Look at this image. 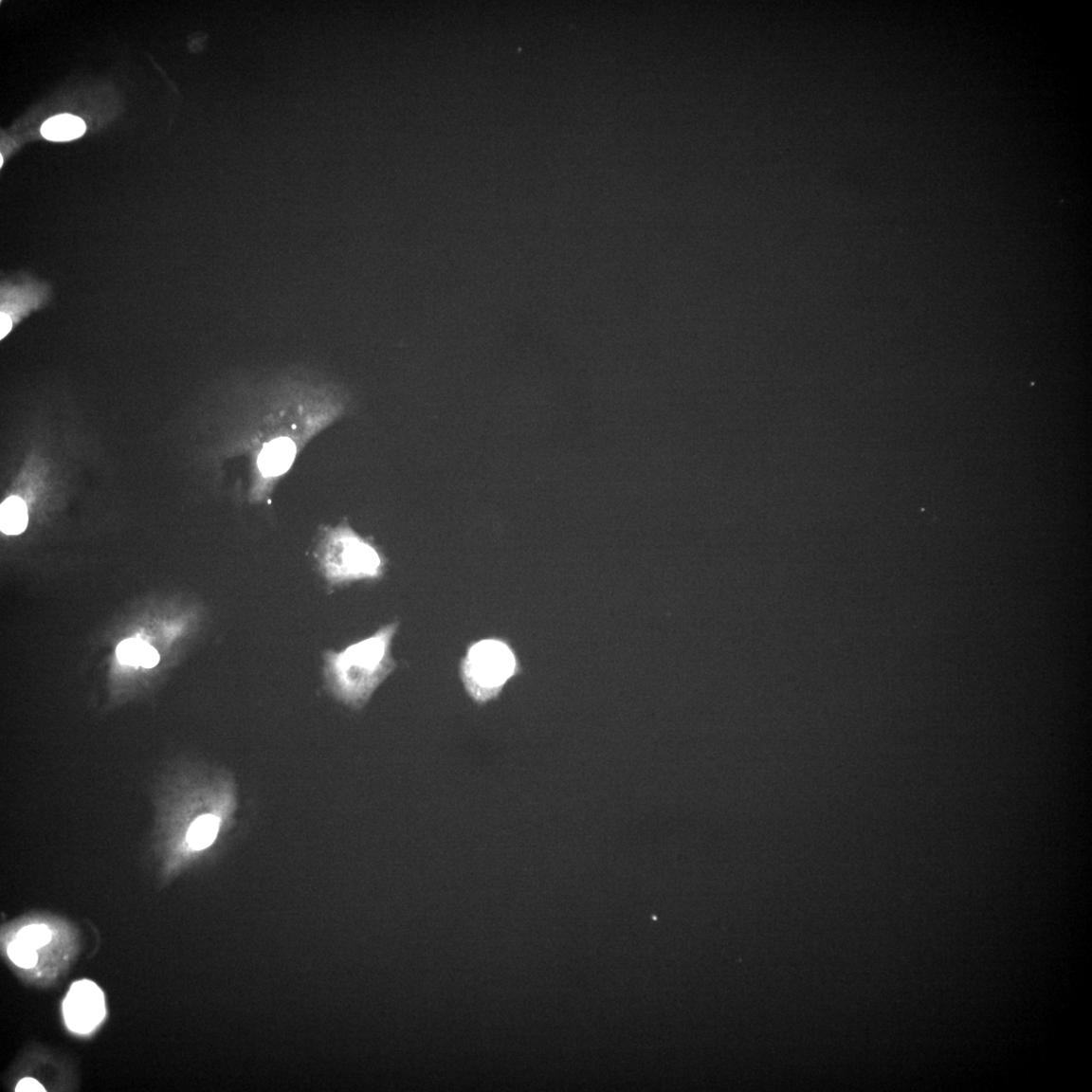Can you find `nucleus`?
Instances as JSON below:
<instances>
[{
  "label": "nucleus",
  "mask_w": 1092,
  "mask_h": 1092,
  "mask_svg": "<svg viewBox=\"0 0 1092 1092\" xmlns=\"http://www.w3.org/2000/svg\"><path fill=\"white\" fill-rule=\"evenodd\" d=\"M383 569L381 555L352 531H340L327 546L324 571L332 585L375 580L383 574Z\"/></svg>",
  "instance_id": "4"
},
{
  "label": "nucleus",
  "mask_w": 1092,
  "mask_h": 1092,
  "mask_svg": "<svg viewBox=\"0 0 1092 1092\" xmlns=\"http://www.w3.org/2000/svg\"><path fill=\"white\" fill-rule=\"evenodd\" d=\"M17 938L27 946L39 950L51 942L52 933L47 925L29 924L19 932Z\"/></svg>",
  "instance_id": "11"
},
{
  "label": "nucleus",
  "mask_w": 1092,
  "mask_h": 1092,
  "mask_svg": "<svg viewBox=\"0 0 1092 1092\" xmlns=\"http://www.w3.org/2000/svg\"><path fill=\"white\" fill-rule=\"evenodd\" d=\"M85 130V123L81 118L60 115L46 120L41 133L50 141L65 142L80 138Z\"/></svg>",
  "instance_id": "8"
},
{
  "label": "nucleus",
  "mask_w": 1092,
  "mask_h": 1092,
  "mask_svg": "<svg viewBox=\"0 0 1092 1092\" xmlns=\"http://www.w3.org/2000/svg\"><path fill=\"white\" fill-rule=\"evenodd\" d=\"M398 628V622H392L341 651L325 652L326 685L337 701L355 710L369 703L375 690L396 669L391 644Z\"/></svg>",
  "instance_id": "2"
},
{
  "label": "nucleus",
  "mask_w": 1092,
  "mask_h": 1092,
  "mask_svg": "<svg viewBox=\"0 0 1092 1092\" xmlns=\"http://www.w3.org/2000/svg\"><path fill=\"white\" fill-rule=\"evenodd\" d=\"M118 660L120 664L143 666L151 669L158 664L160 657L158 651L140 640H126L117 648Z\"/></svg>",
  "instance_id": "9"
},
{
  "label": "nucleus",
  "mask_w": 1092,
  "mask_h": 1092,
  "mask_svg": "<svg viewBox=\"0 0 1092 1092\" xmlns=\"http://www.w3.org/2000/svg\"><path fill=\"white\" fill-rule=\"evenodd\" d=\"M297 448L291 439L278 438L267 444L258 457V467L265 477H279L295 461Z\"/></svg>",
  "instance_id": "7"
},
{
  "label": "nucleus",
  "mask_w": 1092,
  "mask_h": 1092,
  "mask_svg": "<svg viewBox=\"0 0 1092 1092\" xmlns=\"http://www.w3.org/2000/svg\"><path fill=\"white\" fill-rule=\"evenodd\" d=\"M64 1014L68 1028L76 1034H89L104 1019V995L99 986L89 980L72 984L64 1003Z\"/></svg>",
  "instance_id": "6"
},
{
  "label": "nucleus",
  "mask_w": 1092,
  "mask_h": 1092,
  "mask_svg": "<svg viewBox=\"0 0 1092 1092\" xmlns=\"http://www.w3.org/2000/svg\"><path fill=\"white\" fill-rule=\"evenodd\" d=\"M50 287L32 279L4 281L0 290V339H5L24 318L44 307Z\"/></svg>",
  "instance_id": "5"
},
{
  "label": "nucleus",
  "mask_w": 1092,
  "mask_h": 1092,
  "mask_svg": "<svg viewBox=\"0 0 1092 1092\" xmlns=\"http://www.w3.org/2000/svg\"><path fill=\"white\" fill-rule=\"evenodd\" d=\"M8 955L14 965L24 969L34 968L38 963V953L15 938L8 948Z\"/></svg>",
  "instance_id": "12"
},
{
  "label": "nucleus",
  "mask_w": 1092,
  "mask_h": 1092,
  "mask_svg": "<svg viewBox=\"0 0 1092 1092\" xmlns=\"http://www.w3.org/2000/svg\"><path fill=\"white\" fill-rule=\"evenodd\" d=\"M163 801L160 846L173 869L208 858L225 846L237 823L236 779L224 768L182 770Z\"/></svg>",
  "instance_id": "1"
},
{
  "label": "nucleus",
  "mask_w": 1092,
  "mask_h": 1092,
  "mask_svg": "<svg viewBox=\"0 0 1092 1092\" xmlns=\"http://www.w3.org/2000/svg\"><path fill=\"white\" fill-rule=\"evenodd\" d=\"M27 506L21 498L10 497L2 504L0 528L4 534L9 536L21 535L27 525Z\"/></svg>",
  "instance_id": "10"
},
{
  "label": "nucleus",
  "mask_w": 1092,
  "mask_h": 1092,
  "mask_svg": "<svg viewBox=\"0 0 1092 1092\" xmlns=\"http://www.w3.org/2000/svg\"><path fill=\"white\" fill-rule=\"evenodd\" d=\"M518 660L510 646L500 640H483L467 650L461 666L464 688L478 704L499 697L506 682L518 673Z\"/></svg>",
  "instance_id": "3"
},
{
  "label": "nucleus",
  "mask_w": 1092,
  "mask_h": 1092,
  "mask_svg": "<svg viewBox=\"0 0 1092 1092\" xmlns=\"http://www.w3.org/2000/svg\"><path fill=\"white\" fill-rule=\"evenodd\" d=\"M15 1091H17V1092H44V1091H46V1089L39 1082H37L34 1079H24L23 1081H21L18 1083L17 1087H15Z\"/></svg>",
  "instance_id": "13"
}]
</instances>
